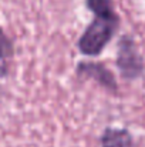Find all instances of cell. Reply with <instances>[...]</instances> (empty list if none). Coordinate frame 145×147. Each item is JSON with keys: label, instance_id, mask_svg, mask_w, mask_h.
<instances>
[{"label": "cell", "instance_id": "obj_1", "mask_svg": "<svg viewBox=\"0 0 145 147\" xmlns=\"http://www.w3.org/2000/svg\"><path fill=\"white\" fill-rule=\"evenodd\" d=\"M87 6L96 14V19L80 37L78 49L87 56H97L114 36L118 17L110 0H87Z\"/></svg>", "mask_w": 145, "mask_h": 147}, {"label": "cell", "instance_id": "obj_2", "mask_svg": "<svg viewBox=\"0 0 145 147\" xmlns=\"http://www.w3.org/2000/svg\"><path fill=\"white\" fill-rule=\"evenodd\" d=\"M135 53L137 51L134 50V46L131 43H124L122 40L121 47H120V56H118V66L121 71L125 74H130V77L134 76L137 70L142 69L141 61Z\"/></svg>", "mask_w": 145, "mask_h": 147}, {"label": "cell", "instance_id": "obj_3", "mask_svg": "<svg viewBox=\"0 0 145 147\" xmlns=\"http://www.w3.org/2000/svg\"><path fill=\"white\" fill-rule=\"evenodd\" d=\"M100 143L101 147H134L131 134L122 129H107Z\"/></svg>", "mask_w": 145, "mask_h": 147}, {"label": "cell", "instance_id": "obj_4", "mask_svg": "<svg viewBox=\"0 0 145 147\" xmlns=\"http://www.w3.org/2000/svg\"><path fill=\"white\" fill-rule=\"evenodd\" d=\"M11 51H13V47H11L10 40L4 34V32L0 29V60H4L6 57H9Z\"/></svg>", "mask_w": 145, "mask_h": 147}]
</instances>
